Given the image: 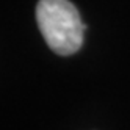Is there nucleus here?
Here are the masks:
<instances>
[{"mask_svg":"<svg viewBox=\"0 0 130 130\" xmlns=\"http://www.w3.org/2000/svg\"><path fill=\"white\" fill-rule=\"evenodd\" d=\"M36 21L45 42L55 53L68 57L82 47L85 25L69 0H39Z\"/></svg>","mask_w":130,"mask_h":130,"instance_id":"f257e3e1","label":"nucleus"}]
</instances>
